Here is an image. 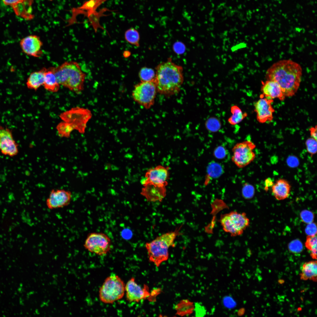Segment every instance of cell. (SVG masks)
Wrapping results in <instances>:
<instances>
[{
  "mask_svg": "<svg viewBox=\"0 0 317 317\" xmlns=\"http://www.w3.org/2000/svg\"><path fill=\"white\" fill-rule=\"evenodd\" d=\"M246 46V45L245 43L244 42L240 43L232 46L231 48V50L232 52H235L239 50L244 48Z\"/></svg>",
  "mask_w": 317,
  "mask_h": 317,
  "instance_id": "cell-38",
  "label": "cell"
},
{
  "mask_svg": "<svg viewBox=\"0 0 317 317\" xmlns=\"http://www.w3.org/2000/svg\"><path fill=\"white\" fill-rule=\"evenodd\" d=\"M207 129L212 131H217L220 127V124L218 121L214 118L208 120L206 123Z\"/></svg>",
  "mask_w": 317,
  "mask_h": 317,
  "instance_id": "cell-32",
  "label": "cell"
},
{
  "mask_svg": "<svg viewBox=\"0 0 317 317\" xmlns=\"http://www.w3.org/2000/svg\"><path fill=\"white\" fill-rule=\"evenodd\" d=\"M223 171V168L221 165L215 162L210 163L207 167L208 175L212 178L218 177L222 174Z\"/></svg>",
  "mask_w": 317,
  "mask_h": 317,
  "instance_id": "cell-25",
  "label": "cell"
},
{
  "mask_svg": "<svg viewBox=\"0 0 317 317\" xmlns=\"http://www.w3.org/2000/svg\"><path fill=\"white\" fill-rule=\"evenodd\" d=\"M302 73L299 64L291 60H282L268 68L265 77L267 80L277 82L285 97H290L294 96L299 89Z\"/></svg>",
  "mask_w": 317,
  "mask_h": 317,
  "instance_id": "cell-1",
  "label": "cell"
},
{
  "mask_svg": "<svg viewBox=\"0 0 317 317\" xmlns=\"http://www.w3.org/2000/svg\"><path fill=\"white\" fill-rule=\"evenodd\" d=\"M157 92L154 81H141L134 86L132 95L135 102L149 109L154 104Z\"/></svg>",
  "mask_w": 317,
  "mask_h": 317,
  "instance_id": "cell-9",
  "label": "cell"
},
{
  "mask_svg": "<svg viewBox=\"0 0 317 317\" xmlns=\"http://www.w3.org/2000/svg\"><path fill=\"white\" fill-rule=\"evenodd\" d=\"M197 314L200 316H203L206 314V310L204 307L200 305L197 306Z\"/></svg>",
  "mask_w": 317,
  "mask_h": 317,
  "instance_id": "cell-39",
  "label": "cell"
},
{
  "mask_svg": "<svg viewBox=\"0 0 317 317\" xmlns=\"http://www.w3.org/2000/svg\"><path fill=\"white\" fill-rule=\"evenodd\" d=\"M51 68L60 85L77 94L83 90L86 75L78 63L66 61L57 67Z\"/></svg>",
  "mask_w": 317,
  "mask_h": 317,
  "instance_id": "cell-3",
  "label": "cell"
},
{
  "mask_svg": "<svg viewBox=\"0 0 317 317\" xmlns=\"http://www.w3.org/2000/svg\"><path fill=\"white\" fill-rule=\"evenodd\" d=\"M301 217L304 222L309 223L312 222L313 218L312 213L307 210H304L301 212Z\"/></svg>",
  "mask_w": 317,
  "mask_h": 317,
  "instance_id": "cell-35",
  "label": "cell"
},
{
  "mask_svg": "<svg viewBox=\"0 0 317 317\" xmlns=\"http://www.w3.org/2000/svg\"><path fill=\"white\" fill-rule=\"evenodd\" d=\"M125 294L127 301L131 302H139L150 296L147 286H141L137 283L134 277L131 278L125 284Z\"/></svg>",
  "mask_w": 317,
  "mask_h": 317,
  "instance_id": "cell-15",
  "label": "cell"
},
{
  "mask_svg": "<svg viewBox=\"0 0 317 317\" xmlns=\"http://www.w3.org/2000/svg\"><path fill=\"white\" fill-rule=\"evenodd\" d=\"M43 85L45 89L52 92H57L59 89L60 85L51 67L46 68Z\"/></svg>",
  "mask_w": 317,
  "mask_h": 317,
  "instance_id": "cell-23",
  "label": "cell"
},
{
  "mask_svg": "<svg viewBox=\"0 0 317 317\" xmlns=\"http://www.w3.org/2000/svg\"><path fill=\"white\" fill-rule=\"evenodd\" d=\"M254 186L248 183L244 184L242 190V194L243 197L246 199H249L253 197L254 193Z\"/></svg>",
  "mask_w": 317,
  "mask_h": 317,
  "instance_id": "cell-30",
  "label": "cell"
},
{
  "mask_svg": "<svg viewBox=\"0 0 317 317\" xmlns=\"http://www.w3.org/2000/svg\"><path fill=\"white\" fill-rule=\"evenodd\" d=\"M287 162L288 165L292 167L297 166L299 162L298 158L294 156H291L289 157Z\"/></svg>",
  "mask_w": 317,
  "mask_h": 317,
  "instance_id": "cell-37",
  "label": "cell"
},
{
  "mask_svg": "<svg viewBox=\"0 0 317 317\" xmlns=\"http://www.w3.org/2000/svg\"><path fill=\"white\" fill-rule=\"evenodd\" d=\"M291 188L289 183L287 180L280 179L276 181L272 186V192L276 199L279 200H282L289 196Z\"/></svg>",
  "mask_w": 317,
  "mask_h": 317,
  "instance_id": "cell-20",
  "label": "cell"
},
{
  "mask_svg": "<svg viewBox=\"0 0 317 317\" xmlns=\"http://www.w3.org/2000/svg\"><path fill=\"white\" fill-rule=\"evenodd\" d=\"M230 111L232 115L228 118V122L229 124L232 125H235L238 124L247 115L246 112L243 113L241 109L236 105H233L231 107Z\"/></svg>",
  "mask_w": 317,
  "mask_h": 317,
  "instance_id": "cell-24",
  "label": "cell"
},
{
  "mask_svg": "<svg viewBox=\"0 0 317 317\" xmlns=\"http://www.w3.org/2000/svg\"><path fill=\"white\" fill-rule=\"evenodd\" d=\"M219 222L223 230L232 237L242 235L250 224L245 213L236 211L221 215Z\"/></svg>",
  "mask_w": 317,
  "mask_h": 317,
  "instance_id": "cell-6",
  "label": "cell"
},
{
  "mask_svg": "<svg viewBox=\"0 0 317 317\" xmlns=\"http://www.w3.org/2000/svg\"><path fill=\"white\" fill-rule=\"evenodd\" d=\"M317 237L308 235L305 243L306 247L310 253V255L312 258L316 259L317 258Z\"/></svg>",
  "mask_w": 317,
  "mask_h": 317,
  "instance_id": "cell-28",
  "label": "cell"
},
{
  "mask_svg": "<svg viewBox=\"0 0 317 317\" xmlns=\"http://www.w3.org/2000/svg\"><path fill=\"white\" fill-rule=\"evenodd\" d=\"M125 284L118 275L112 274L104 280L99 289L100 300L106 304H112L122 299L125 294Z\"/></svg>",
  "mask_w": 317,
  "mask_h": 317,
  "instance_id": "cell-5",
  "label": "cell"
},
{
  "mask_svg": "<svg viewBox=\"0 0 317 317\" xmlns=\"http://www.w3.org/2000/svg\"><path fill=\"white\" fill-rule=\"evenodd\" d=\"M46 69V68H43L39 70L33 72L30 74L27 78L26 83L28 88L36 90L43 85Z\"/></svg>",
  "mask_w": 317,
  "mask_h": 317,
  "instance_id": "cell-21",
  "label": "cell"
},
{
  "mask_svg": "<svg viewBox=\"0 0 317 317\" xmlns=\"http://www.w3.org/2000/svg\"><path fill=\"white\" fill-rule=\"evenodd\" d=\"M289 249L292 252L294 253H298L302 251L303 247L300 242L295 240L291 243L289 245Z\"/></svg>",
  "mask_w": 317,
  "mask_h": 317,
  "instance_id": "cell-33",
  "label": "cell"
},
{
  "mask_svg": "<svg viewBox=\"0 0 317 317\" xmlns=\"http://www.w3.org/2000/svg\"><path fill=\"white\" fill-rule=\"evenodd\" d=\"M181 226L175 231L164 233L151 241L146 242L145 247L150 261L158 267L168 258V249L174 246Z\"/></svg>",
  "mask_w": 317,
  "mask_h": 317,
  "instance_id": "cell-4",
  "label": "cell"
},
{
  "mask_svg": "<svg viewBox=\"0 0 317 317\" xmlns=\"http://www.w3.org/2000/svg\"><path fill=\"white\" fill-rule=\"evenodd\" d=\"M273 184V182L271 178H267L265 181V190H268L269 187L272 186Z\"/></svg>",
  "mask_w": 317,
  "mask_h": 317,
  "instance_id": "cell-41",
  "label": "cell"
},
{
  "mask_svg": "<svg viewBox=\"0 0 317 317\" xmlns=\"http://www.w3.org/2000/svg\"><path fill=\"white\" fill-rule=\"evenodd\" d=\"M317 130L316 125V126L315 127H312L309 129L311 136L316 140H317Z\"/></svg>",
  "mask_w": 317,
  "mask_h": 317,
  "instance_id": "cell-40",
  "label": "cell"
},
{
  "mask_svg": "<svg viewBox=\"0 0 317 317\" xmlns=\"http://www.w3.org/2000/svg\"><path fill=\"white\" fill-rule=\"evenodd\" d=\"M154 81L157 92L165 96H171L179 91L184 81L183 68L169 58L159 64L155 68Z\"/></svg>",
  "mask_w": 317,
  "mask_h": 317,
  "instance_id": "cell-2",
  "label": "cell"
},
{
  "mask_svg": "<svg viewBox=\"0 0 317 317\" xmlns=\"http://www.w3.org/2000/svg\"><path fill=\"white\" fill-rule=\"evenodd\" d=\"M255 147V144L249 140L237 143L232 149V162L239 168L247 166L255 158V154L253 151Z\"/></svg>",
  "mask_w": 317,
  "mask_h": 317,
  "instance_id": "cell-8",
  "label": "cell"
},
{
  "mask_svg": "<svg viewBox=\"0 0 317 317\" xmlns=\"http://www.w3.org/2000/svg\"><path fill=\"white\" fill-rule=\"evenodd\" d=\"M260 97L254 104L257 119L262 123L271 121L273 119V114L275 111L271 104L273 100L264 98L261 95Z\"/></svg>",
  "mask_w": 317,
  "mask_h": 317,
  "instance_id": "cell-17",
  "label": "cell"
},
{
  "mask_svg": "<svg viewBox=\"0 0 317 317\" xmlns=\"http://www.w3.org/2000/svg\"><path fill=\"white\" fill-rule=\"evenodd\" d=\"M306 232L309 236H313L316 235V227L315 224L311 222L306 227L305 229Z\"/></svg>",
  "mask_w": 317,
  "mask_h": 317,
  "instance_id": "cell-36",
  "label": "cell"
},
{
  "mask_svg": "<svg viewBox=\"0 0 317 317\" xmlns=\"http://www.w3.org/2000/svg\"><path fill=\"white\" fill-rule=\"evenodd\" d=\"M168 168L158 165L148 170L145 177L141 180V183L145 186L152 185L160 187H166L168 179Z\"/></svg>",
  "mask_w": 317,
  "mask_h": 317,
  "instance_id": "cell-11",
  "label": "cell"
},
{
  "mask_svg": "<svg viewBox=\"0 0 317 317\" xmlns=\"http://www.w3.org/2000/svg\"><path fill=\"white\" fill-rule=\"evenodd\" d=\"M300 275L301 279L309 280L316 281L317 277L316 261H311L304 263L301 267Z\"/></svg>",
  "mask_w": 317,
  "mask_h": 317,
  "instance_id": "cell-22",
  "label": "cell"
},
{
  "mask_svg": "<svg viewBox=\"0 0 317 317\" xmlns=\"http://www.w3.org/2000/svg\"><path fill=\"white\" fill-rule=\"evenodd\" d=\"M92 116L89 109L79 107L72 108L59 115L63 121L70 124L74 130L82 134L85 133L87 123Z\"/></svg>",
  "mask_w": 317,
  "mask_h": 317,
  "instance_id": "cell-7",
  "label": "cell"
},
{
  "mask_svg": "<svg viewBox=\"0 0 317 317\" xmlns=\"http://www.w3.org/2000/svg\"><path fill=\"white\" fill-rule=\"evenodd\" d=\"M19 45L22 51L28 56L39 58L42 55L43 43L37 35H30L23 38L19 41Z\"/></svg>",
  "mask_w": 317,
  "mask_h": 317,
  "instance_id": "cell-14",
  "label": "cell"
},
{
  "mask_svg": "<svg viewBox=\"0 0 317 317\" xmlns=\"http://www.w3.org/2000/svg\"><path fill=\"white\" fill-rule=\"evenodd\" d=\"M213 153L214 156L216 158L222 159L225 157L227 154V151L224 147L220 146L215 149Z\"/></svg>",
  "mask_w": 317,
  "mask_h": 317,
  "instance_id": "cell-34",
  "label": "cell"
},
{
  "mask_svg": "<svg viewBox=\"0 0 317 317\" xmlns=\"http://www.w3.org/2000/svg\"><path fill=\"white\" fill-rule=\"evenodd\" d=\"M0 151L4 155L10 157L16 155L18 145L14 139L11 129L0 126Z\"/></svg>",
  "mask_w": 317,
  "mask_h": 317,
  "instance_id": "cell-13",
  "label": "cell"
},
{
  "mask_svg": "<svg viewBox=\"0 0 317 317\" xmlns=\"http://www.w3.org/2000/svg\"><path fill=\"white\" fill-rule=\"evenodd\" d=\"M155 71L151 68L144 67L141 69L139 76L141 82L154 81Z\"/></svg>",
  "mask_w": 317,
  "mask_h": 317,
  "instance_id": "cell-29",
  "label": "cell"
},
{
  "mask_svg": "<svg viewBox=\"0 0 317 317\" xmlns=\"http://www.w3.org/2000/svg\"><path fill=\"white\" fill-rule=\"evenodd\" d=\"M6 5L10 6L15 14L26 20L33 18L32 5L33 0H2Z\"/></svg>",
  "mask_w": 317,
  "mask_h": 317,
  "instance_id": "cell-16",
  "label": "cell"
},
{
  "mask_svg": "<svg viewBox=\"0 0 317 317\" xmlns=\"http://www.w3.org/2000/svg\"><path fill=\"white\" fill-rule=\"evenodd\" d=\"M83 245L85 249L89 252L101 256L108 254L112 247L110 238L107 234L101 232L89 233Z\"/></svg>",
  "mask_w": 317,
  "mask_h": 317,
  "instance_id": "cell-10",
  "label": "cell"
},
{
  "mask_svg": "<svg viewBox=\"0 0 317 317\" xmlns=\"http://www.w3.org/2000/svg\"><path fill=\"white\" fill-rule=\"evenodd\" d=\"M262 85L261 95L266 98L272 99L277 98L281 101L284 100L286 97L279 84L273 80H267L262 82Z\"/></svg>",
  "mask_w": 317,
  "mask_h": 317,
  "instance_id": "cell-18",
  "label": "cell"
},
{
  "mask_svg": "<svg viewBox=\"0 0 317 317\" xmlns=\"http://www.w3.org/2000/svg\"><path fill=\"white\" fill-rule=\"evenodd\" d=\"M308 152L311 156L316 154L317 151V140L313 138L307 139L305 142Z\"/></svg>",
  "mask_w": 317,
  "mask_h": 317,
  "instance_id": "cell-31",
  "label": "cell"
},
{
  "mask_svg": "<svg viewBox=\"0 0 317 317\" xmlns=\"http://www.w3.org/2000/svg\"><path fill=\"white\" fill-rule=\"evenodd\" d=\"M72 197L69 190L62 189L51 190L46 201L48 208L53 210L64 208L70 203Z\"/></svg>",
  "mask_w": 317,
  "mask_h": 317,
  "instance_id": "cell-12",
  "label": "cell"
},
{
  "mask_svg": "<svg viewBox=\"0 0 317 317\" xmlns=\"http://www.w3.org/2000/svg\"><path fill=\"white\" fill-rule=\"evenodd\" d=\"M144 187L141 194L148 202H161L166 195L165 187L158 186L152 185H147Z\"/></svg>",
  "mask_w": 317,
  "mask_h": 317,
  "instance_id": "cell-19",
  "label": "cell"
},
{
  "mask_svg": "<svg viewBox=\"0 0 317 317\" xmlns=\"http://www.w3.org/2000/svg\"><path fill=\"white\" fill-rule=\"evenodd\" d=\"M56 129L59 136L66 138L70 137L71 133L74 130L70 124L63 121L57 125Z\"/></svg>",
  "mask_w": 317,
  "mask_h": 317,
  "instance_id": "cell-26",
  "label": "cell"
},
{
  "mask_svg": "<svg viewBox=\"0 0 317 317\" xmlns=\"http://www.w3.org/2000/svg\"><path fill=\"white\" fill-rule=\"evenodd\" d=\"M125 38L129 43L138 47L139 46L140 36L135 29L131 28L127 30L125 33Z\"/></svg>",
  "mask_w": 317,
  "mask_h": 317,
  "instance_id": "cell-27",
  "label": "cell"
}]
</instances>
